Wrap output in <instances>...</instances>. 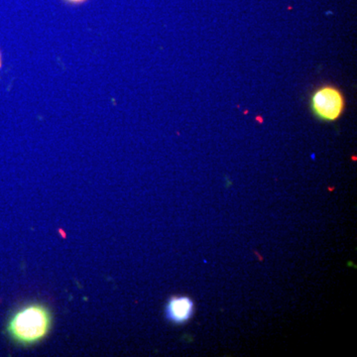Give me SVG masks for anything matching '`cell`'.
<instances>
[{
  "label": "cell",
  "mask_w": 357,
  "mask_h": 357,
  "mask_svg": "<svg viewBox=\"0 0 357 357\" xmlns=\"http://www.w3.org/2000/svg\"><path fill=\"white\" fill-rule=\"evenodd\" d=\"M344 96L342 91L335 86H321L312 93V110L321 121H337L344 114Z\"/></svg>",
  "instance_id": "cell-2"
},
{
  "label": "cell",
  "mask_w": 357,
  "mask_h": 357,
  "mask_svg": "<svg viewBox=\"0 0 357 357\" xmlns=\"http://www.w3.org/2000/svg\"><path fill=\"white\" fill-rule=\"evenodd\" d=\"M194 312V302L189 297H174L166 307L167 319L178 325L190 321Z\"/></svg>",
  "instance_id": "cell-3"
},
{
  "label": "cell",
  "mask_w": 357,
  "mask_h": 357,
  "mask_svg": "<svg viewBox=\"0 0 357 357\" xmlns=\"http://www.w3.org/2000/svg\"><path fill=\"white\" fill-rule=\"evenodd\" d=\"M51 318L48 310L41 305H30L20 310L9 321L11 337L21 344L39 342L48 333Z\"/></svg>",
  "instance_id": "cell-1"
},
{
  "label": "cell",
  "mask_w": 357,
  "mask_h": 357,
  "mask_svg": "<svg viewBox=\"0 0 357 357\" xmlns=\"http://www.w3.org/2000/svg\"><path fill=\"white\" fill-rule=\"evenodd\" d=\"M2 60H1V54H0V69H1Z\"/></svg>",
  "instance_id": "cell-5"
},
{
  "label": "cell",
  "mask_w": 357,
  "mask_h": 357,
  "mask_svg": "<svg viewBox=\"0 0 357 357\" xmlns=\"http://www.w3.org/2000/svg\"><path fill=\"white\" fill-rule=\"evenodd\" d=\"M66 1L69 2V3L72 4H82L84 3V2L88 1V0H66Z\"/></svg>",
  "instance_id": "cell-4"
}]
</instances>
